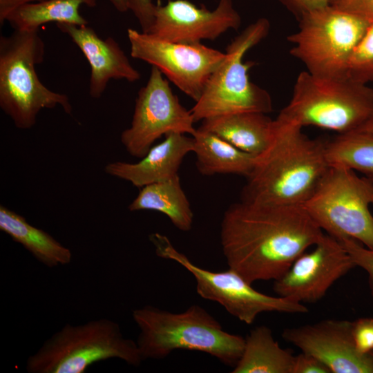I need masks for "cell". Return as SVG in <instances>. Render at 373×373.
Masks as SVG:
<instances>
[{
	"label": "cell",
	"mask_w": 373,
	"mask_h": 373,
	"mask_svg": "<svg viewBox=\"0 0 373 373\" xmlns=\"http://www.w3.org/2000/svg\"><path fill=\"white\" fill-rule=\"evenodd\" d=\"M339 241L350 254L355 265L367 272L370 293L373 296V249L367 248L352 238H343Z\"/></svg>",
	"instance_id": "obj_26"
},
{
	"label": "cell",
	"mask_w": 373,
	"mask_h": 373,
	"mask_svg": "<svg viewBox=\"0 0 373 373\" xmlns=\"http://www.w3.org/2000/svg\"><path fill=\"white\" fill-rule=\"evenodd\" d=\"M113 7L120 12L128 10L126 0H109Z\"/></svg>",
	"instance_id": "obj_33"
},
{
	"label": "cell",
	"mask_w": 373,
	"mask_h": 373,
	"mask_svg": "<svg viewBox=\"0 0 373 373\" xmlns=\"http://www.w3.org/2000/svg\"><path fill=\"white\" fill-rule=\"evenodd\" d=\"M193 153L199 173L211 176L216 174H235L247 178L258 156L244 152L225 140L202 127L192 136Z\"/></svg>",
	"instance_id": "obj_19"
},
{
	"label": "cell",
	"mask_w": 373,
	"mask_h": 373,
	"mask_svg": "<svg viewBox=\"0 0 373 373\" xmlns=\"http://www.w3.org/2000/svg\"><path fill=\"white\" fill-rule=\"evenodd\" d=\"M298 19L303 15L330 4L331 0H278Z\"/></svg>",
	"instance_id": "obj_31"
},
{
	"label": "cell",
	"mask_w": 373,
	"mask_h": 373,
	"mask_svg": "<svg viewBox=\"0 0 373 373\" xmlns=\"http://www.w3.org/2000/svg\"><path fill=\"white\" fill-rule=\"evenodd\" d=\"M140 333L137 344L144 360L163 359L177 350L208 354L233 367L240 358L245 338L224 331L204 308L192 305L173 313L151 305L134 309Z\"/></svg>",
	"instance_id": "obj_3"
},
{
	"label": "cell",
	"mask_w": 373,
	"mask_h": 373,
	"mask_svg": "<svg viewBox=\"0 0 373 373\" xmlns=\"http://www.w3.org/2000/svg\"><path fill=\"white\" fill-rule=\"evenodd\" d=\"M295 356L282 348L272 331L260 325L245 338L240 358L232 373H293Z\"/></svg>",
	"instance_id": "obj_22"
},
{
	"label": "cell",
	"mask_w": 373,
	"mask_h": 373,
	"mask_svg": "<svg viewBox=\"0 0 373 373\" xmlns=\"http://www.w3.org/2000/svg\"><path fill=\"white\" fill-rule=\"evenodd\" d=\"M326 156L330 166L358 171L373 182V134L363 131L338 134L326 141Z\"/></svg>",
	"instance_id": "obj_24"
},
{
	"label": "cell",
	"mask_w": 373,
	"mask_h": 373,
	"mask_svg": "<svg viewBox=\"0 0 373 373\" xmlns=\"http://www.w3.org/2000/svg\"><path fill=\"white\" fill-rule=\"evenodd\" d=\"M194 123L190 110L181 104L161 71L152 66L146 84L138 91L131 126L120 140L131 155L142 158L163 135L175 132L193 136Z\"/></svg>",
	"instance_id": "obj_12"
},
{
	"label": "cell",
	"mask_w": 373,
	"mask_h": 373,
	"mask_svg": "<svg viewBox=\"0 0 373 373\" xmlns=\"http://www.w3.org/2000/svg\"><path fill=\"white\" fill-rule=\"evenodd\" d=\"M309 252L305 251L274 280L279 296L299 303L321 299L332 285L356 267L343 244L325 233Z\"/></svg>",
	"instance_id": "obj_13"
},
{
	"label": "cell",
	"mask_w": 373,
	"mask_h": 373,
	"mask_svg": "<svg viewBox=\"0 0 373 373\" xmlns=\"http://www.w3.org/2000/svg\"><path fill=\"white\" fill-rule=\"evenodd\" d=\"M352 337L358 352L363 354L373 352V318L352 321Z\"/></svg>",
	"instance_id": "obj_27"
},
{
	"label": "cell",
	"mask_w": 373,
	"mask_h": 373,
	"mask_svg": "<svg viewBox=\"0 0 373 373\" xmlns=\"http://www.w3.org/2000/svg\"><path fill=\"white\" fill-rule=\"evenodd\" d=\"M267 19L260 18L236 37L226 48V57L212 73L200 99L190 110L195 122L205 119L246 111L268 113L272 111L269 93L249 77L255 64L243 61L247 52L269 32Z\"/></svg>",
	"instance_id": "obj_7"
},
{
	"label": "cell",
	"mask_w": 373,
	"mask_h": 373,
	"mask_svg": "<svg viewBox=\"0 0 373 373\" xmlns=\"http://www.w3.org/2000/svg\"><path fill=\"white\" fill-rule=\"evenodd\" d=\"M157 256L175 261L190 272L195 280L196 291L204 299L220 304L232 316L251 324L262 312L303 314L308 312L301 303L282 296H272L256 291L238 272L229 268L211 271L193 264L174 247L165 235L150 236Z\"/></svg>",
	"instance_id": "obj_10"
},
{
	"label": "cell",
	"mask_w": 373,
	"mask_h": 373,
	"mask_svg": "<svg viewBox=\"0 0 373 373\" xmlns=\"http://www.w3.org/2000/svg\"><path fill=\"white\" fill-rule=\"evenodd\" d=\"M373 182L356 171L330 166L303 207L325 233L373 249Z\"/></svg>",
	"instance_id": "obj_9"
},
{
	"label": "cell",
	"mask_w": 373,
	"mask_h": 373,
	"mask_svg": "<svg viewBox=\"0 0 373 373\" xmlns=\"http://www.w3.org/2000/svg\"><path fill=\"white\" fill-rule=\"evenodd\" d=\"M44 0H0V23L6 22L7 17L16 8L24 4Z\"/></svg>",
	"instance_id": "obj_32"
},
{
	"label": "cell",
	"mask_w": 373,
	"mask_h": 373,
	"mask_svg": "<svg viewBox=\"0 0 373 373\" xmlns=\"http://www.w3.org/2000/svg\"><path fill=\"white\" fill-rule=\"evenodd\" d=\"M128 10L138 21L142 32H149L154 21L156 5L153 0H126Z\"/></svg>",
	"instance_id": "obj_28"
},
{
	"label": "cell",
	"mask_w": 373,
	"mask_h": 373,
	"mask_svg": "<svg viewBox=\"0 0 373 373\" xmlns=\"http://www.w3.org/2000/svg\"><path fill=\"white\" fill-rule=\"evenodd\" d=\"M160 144L152 146L136 163L114 162L104 171L142 188L167 180L177 174L184 157L193 151V137L180 133H170Z\"/></svg>",
	"instance_id": "obj_17"
},
{
	"label": "cell",
	"mask_w": 373,
	"mask_h": 373,
	"mask_svg": "<svg viewBox=\"0 0 373 373\" xmlns=\"http://www.w3.org/2000/svg\"><path fill=\"white\" fill-rule=\"evenodd\" d=\"M279 116L302 127L314 126L338 134L356 131L373 116V88L345 78L298 75L288 104Z\"/></svg>",
	"instance_id": "obj_6"
},
{
	"label": "cell",
	"mask_w": 373,
	"mask_h": 373,
	"mask_svg": "<svg viewBox=\"0 0 373 373\" xmlns=\"http://www.w3.org/2000/svg\"><path fill=\"white\" fill-rule=\"evenodd\" d=\"M293 373H331V371L320 359L302 352L295 356Z\"/></svg>",
	"instance_id": "obj_30"
},
{
	"label": "cell",
	"mask_w": 373,
	"mask_h": 373,
	"mask_svg": "<svg viewBox=\"0 0 373 373\" xmlns=\"http://www.w3.org/2000/svg\"><path fill=\"white\" fill-rule=\"evenodd\" d=\"M131 211L152 210L162 213L182 231H189L193 224V212L182 187L178 174L142 187L129 204Z\"/></svg>",
	"instance_id": "obj_21"
},
{
	"label": "cell",
	"mask_w": 373,
	"mask_h": 373,
	"mask_svg": "<svg viewBox=\"0 0 373 373\" xmlns=\"http://www.w3.org/2000/svg\"><path fill=\"white\" fill-rule=\"evenodd\" d=\"M200 127L244 152L259 156L273 140L275 121L267 113L246 111L205 119L202 121Z\"/></svg>",
	"instance_id": "obj_18"
},
{
	"label": "cell",
	"mask_w": 373,
	"mask_h": 373,
	"mask_svg": "<svg viewBox=\"0 0 373 373\" xmlns=\"http://www.w3.org/2000/svg\"><path fill=\"white\" fill-rule=\"evenodd\" d=\"M298 20V30L287 38L289 53L314 76L347 77L351 56L371 23L330 4Z\"/></svg>",
	"instance_id": "obj_8"
},
{
	"label": "cell",
	"mask_w": 373,
	"mask_h": 373,
	"mask_svg": "<svg viewBox=\"0 0 373 373\" xmlns=\"http://www.w3.org/2000/svg\"><path fill=\"white\" fill-rule=\"evenodd\" d=\"M267 149L246 178L240 200L254 204L303 205L330 167L326 141L311 139L298 123L279 115Z\"/></svg>",
	"instance_id": "obj_2"
},
{
	"label": "cell",
	"mask_w": 373,
	"mask_h": 373,
	"mask_svg": "<svg viewBox=\"0 0 373 373\" xmlns=\"http://www.w3.org/2000/svg\"><path fill=\"white\" fill-rule=\"evenodd\" d=\"M240 24L241 17L232 0H220L213 10L188 0H172L156 6L148 33L169 41L201 43L215 40L229 29L237 30Z\"/></svg>",
	"instance_id": "obj_14"
},
{
	"label": "cell",
	"mask_w": 373,
	"mask_h": 373,
	"mask_svg": "<svg viewBox=\"0 0 373 373\" xmlns=\"http://www.w3.org/2000/svg\"><path fill=\"white\" fill-rule=\"evenodd\" d=\"M282 336L303 352L320 359L331 373H373V352L363 354L357 350L352 321L326 319L286 328Z\"/></svg>",
	"instance_id": "obj_15"
},
{
	"label": "cell",
	"mask_w": 373,
	"mask_h": 373,
	"mask_svg": "<svg viewBox=\"0 0 373 373\" xmlns=\"http://www.w3.org/2000/svg\"><path fill=\"white\" fill-rule=\"evenodd\" d=\"M111 358L134 367L144 361L137 342L125 338L116 322L99 318L63 326L28 358L26 369L29 373H84L93 363Z\"/></svg>",
	"instance_id": "obj_5"
},
{
	"label": "cell",
	"mask_w": 373,
	"mask_h": 373,
	"mask_svg": "<svg viewBox=\"0 0 373 373\" xmlns=\"http://www.w3.org/2000/svg\"><path fill=\"white\" fill-rule=\"evenodd\" d=\"M330 5L373 23V0H331Z\"/></svg>",
	"instance_id": "obj_29"
},
{
	"label": "cell",
	"mask_w": 373,
	"mask_h": 373,
	"mask_svg": "<svg viewBox=\"0 0 373 373\" xmlns=\"http://www.w3.org/2000/svg\"><path fill=\"white\" fill-rule=\"evenodd\" d=\"M44 54L38 30H14L0 37V107L21 129L32 128L44 108L59 106L72 113L68 95L47 88L36 73Z\"/></svg>",
	"instance_id": "obj_4"
},
{
	"label": "cell",
	"mask_w": 373,
	"mask_h": 373,
	"mask_svg": "<svg viewBox=\"0 0 373 373\" xmlns=\"http://www.w3.org/2000/svg\"><path fill=\"white\" fill-rule=\"evenodd\" d=\"M373 134V116L358 131Z\"/></svg>",
	"instance_id": "obj_34"
},
{
	"label": "cell",
	"mask_w": 373,
	"mask_h": 373,
	"mask_svg": "<svg viewBox=\"0 0 373 373\" xmlns=\"http://www.w3.org/2000/svg\"><path fill=\"white\" fill-rule=\"evenodd\" d=\"M97 0H44L24 4L14 10L6 18L14 30H38L49 22L88 25L79 8L82 5L95 7Z\"/></svg>",
	"instance_id": "obj_23"
},
{
	"label": "cell",
	"mask_w": 373,
	"mask_h": 373,
	"mask_svg": "<svg viewBox=\"0 0 373 373\" xmlns=\"http://www.w3.org/2000/svg\"><path fill=\"white\" fill-rule=\"evenodd\" d=\"M57 27L72 39L89 63V95L91 97H101L111 79L135 82L140 79V72L132 66L113 37L102 39L88 25L59 23Z\"/></svg>",
	"instance_id": "obj_16"
},
{
	"label": "cell",
	"mask_w": 373,
	"mask_h": 373,
	"mask_svg": "<svg viewBox=\"0 0 373 373\" xmlns=\"http://www.w3.org/2000/svg\"><path fill=\"white\" fill-rule=\"evenodd\" d=\"M0 229L21 244L37 260L49 267L70 262V250L45 231L29 224L21 216L0 207Z\"/></svg>",
	"instance_id": "obj_20"
},
{
	"label": "cell",
	"mask_w": 373,
	"mask_h": 373,
	"mask_svg": "<svg viewBox=\"0 0 373 373\" xmlns=\"http://www.w3.org/2000/svg\"><path fill=\"white\" fill-rule=\"evenodd\" d=\"M325 233L301 205L231 204L220 242L229 268L251 284L276 280Z\"/></svg>",
	"instance_id": "obj_1"
},
{
	"label": "cell",
	"mask_w": 373,
	"mask_h": 373,
	"mask_svg": "<svg viewBox=\"0 0 373 373\" xmlns=\"http://www.w3.org/2000/svg\"><path fill=\"white\" fill-rule=\"evenodd\" d=\"M347 76L357 82L373 83V23L369 25L351 56Z\"/></svg>",
	"instance_id": "obj_25"
},
{
	"label": "cell",
	"mask_w": 373,
	"mask_h": 373,
	"mask_svg": "<svg viewBox=\"0 0 373 373\" xmlns=\"http://www.w3.org/2000/svg\"><path fill=\"white\" fill-rule=\"evenodd\" d=\"M131 56L157 68L195 102L226 53L202 43L169 41L133 28L127 30Z\"/></svg>",
	"instance_id": "obj_11"
}]
</instances>
